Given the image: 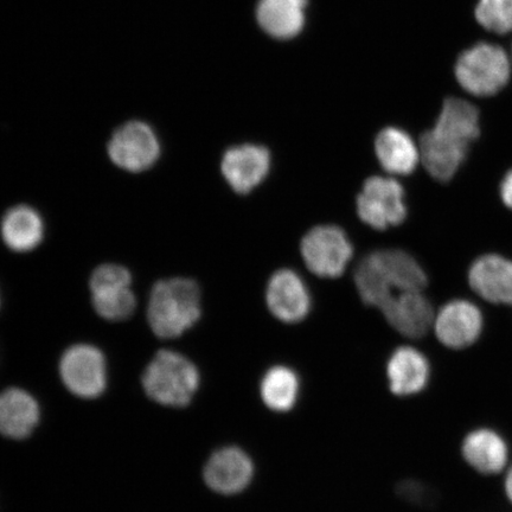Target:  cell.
Returning <instances> with one entry per match:
<instances>
[{
	"instance_id": "44dd1931",
	"label": "cell",
	"mask_w": 512,
	"mask_h": 512,
	"mask_svg": "<svg viewBox=\"0 0 512 512\" xmlns=\"http://www.w3.org/2000/svg\"><path fill=\"white\" fill-rule=\"evenodd\" d=\"M463 454L466 462L483 475L501 472L508 462L507 444L501 435L488 428L467 435Z\"/></svg>"
},
{
	"instance_id": "2e32d148",
	"label": "cell",
	"mask_w": 512,
	"mask_h": 512,
	"mask_svg": "<svg viewBox=\"0 0 512 512\" xmlns=\"http://www.w3.org/2000/svg\"><path fill=\"white\" fill-rule=\"evenodd\" d=\"M381 311L387 322L408 338L425 336L434 324L433 307L421 292L396 293Z\"/></svg>"
},
{
	"instance_id": "8992f818",
	"label": "cell",
	"mask_w": 512,
	"mask_h": 512,
	"mask_svg": "<svg viewBox=\"0 0 512 512\" xmlns=\"http://www.w3.org/2000/svg\"><path fill=\"white\" fill-rule=\"evenodd\" d=\"M507 53L495 44L479 43L464 51L456 64V78L464 91L479 98L501 92L510 79Z\"/></svg>"
},
{
	"instance_id": "d6986e66",
	"label": "cell",
	"mask_w": 512,
	"mask_h": 512,
	"mask_svg": "<svg viewBox=\"0 0 512 512\" xmlns=\"http://www.w3.org/2000/svg\"><path fill=\"white\" fill-rule=\"evenodd\" d=\"M375 153L389 174L407 176L420 162L419 147L405 131L396 127L384 128L375 139Z\"/></svg>"
},
{
	"instance_id": "d4e9b609",
	"label": "cell",
	"mask_w": 512,
	"mask_h": 512,
	"mask_svg": "<svg viewBox=\"0 0 512 512\" xmlns=\"http://www.w3.org/2000/svg\"><path fill=\"white\" fill-rule=\"evenodd\" d=\"M398 494L411 503L431 502V494L427 486L413 482V480L401 483L398 488Z\"/></svg>"
},
{
	"instance_id": "cb8c5ba5",
	"label": "cell",
	"mask_w": 512,
	"mask_h": 512,
	"mask_svg": "<svg viewBox=\"0 0 512 512\" xmlns=\"http://www.w3.org/2000/svg\"><path fill=\"white\" fill-rule=\"evenodd\" d=\"M476 19L490 32L509 34L512 32V0H479Z\"/></svg>"
},
{
	"instance_id": "484cf974",
	"label": "cell",
	"mask_w": 512,
	"mask_h": 512,
	"mask_svg": "<svg viewBox=\"0 0 512 512\" xmlns=\"http://www.w3.org/2000/svg\"><path fill=\"white\" fill-rule=\"evenodd\" d=\"M501 196L505 206L512 209V170H510L503 179Z\"/></svg>"
},
{
	"instance_id": "83f0119b",
	"label": "cell",
	"mask_w": 512,
	"mask_h": 512,
	"mask_svg": "<svg viewBox=\"0 0 512 512\" xmlns=\"http://www.w3.org/2000/svg\"><path fill=\"white\" fill-rule=\"evenodd\" d=\"M0 311H2V297H0Z\"/></svg>"
},
{
	"instance_id": "7402d4cb",
	"label": "cell",
	"mask_w": 512,
	"mask_h": 512,
	"mask_svg": "<svg viewBox=\"0 0 512 512\" xmlns=\"http://www.w3.org/2000/svg\"><path fill=\"white\" fill-rule=\"evenodd\" d=\"M5 245L18 253L30 252L40 245L44 236L42 217L28 206L11 208L2 221Z\"/></svg>"
},
{
	"instance_id": "3957f363",
	"label": "cell",
	"mask_w": 512,
	"mask_h": 512,
	"mask_svg": "<svg viewBox=\"0 0 512 512\" xmlns=\"http://www.w3.org/2000/svg\"><path fill=\"white\" fill-rule=\"evenodd\" d=\"M140 383L147 399L159 406L184 409L194 403L202 389L201 368L185 352L162 347L146 364Z\"/></svg>"
},
{
	"instance_id": "ac0fdd59",
	"label": "cell",
	"mask_w": 512,
	"mask_h": 512,
	"mask_svg": "<svg viewBox=\"0 0 512 512\" xmlns=\"http://www.w3.org/2000/svg\"><path fill=\"white\" fill-rule=\"evenodd\" d=\"M430 363L422 352L412 347L396 349L387 363L389 388L398 396L421 392L430 380Z\"/></svg>"
},
{
	"instance_id": "9c48e42d",
	"label": "cell",
	"mask_w": 512,
	"mask_h": 512,
	"mask_svg": "<svg viewBox=\"0 0 512 512\" xmlns=\"http://www.w3.org/2000/svg\"><path fill=\"white\" fill-rule=\"evenodd\" d=\"M303 260L309 270L320 278L341 277L354 254V247L336 226H319L304 236L300 245Z\"/></svg>"
},
{
	"instance_id": "ffe728a7",
	"label": "cell",
	"mask_w": 512,
	"mask_h": 512,
	"mask_svg": "<svg viewBox=\"0 0 512 512\" xmlns=\"http://www.w3.org/2000/svg\"><path fill=\"white\" fill-rule=\"evenodd\" d=\"M307 2L309 0H260L256 18L268 35L287 40L303 30Z\"/></svg>"
},
{
	"instance_id": "9a60e30c",
	"label": "cell",
	"mask_w": 512,
	"mask_h": 512,
	"mask_svg": "<svg viewBox=\"0 0 512 512\" xmlns=\"http://www.w3.org/2000/svg\"><path fill=\"white\" fill-rule=\"evenodd\" d=\"M435 335L451 349L475 343L483 329V316L476 305L466 300L446 304L434 319Z\"/></svg>"
},
{
	"instance_id": "4316f807",
	"label": "cell",
	"mask_w": 512,
	"mask_h": 512,
	"mask_svg": "<svg viewBox=\"0 0 512 512\" xmlns=\"http://www.w3.org/2000/svg\"><path fill=\"white\" fill-rule=\"evenodd\" d=\"M505 491H507V495L512 502V467L508 472L507 479H505Z\"/></svg>"
},
{
	"instance_id": "5b68a950",
	"label": "cell",
	"mask_w": 512,
	"mask_h": 512,
	"mask_svg": "<svg viewBox=\"0 0 512 512\" xmlns=\"http://www.w3.org/2000/svg\"><path fill=\"white\" fill-rule=\"evenodd\" d=\"M57 369L63 387L81 400L101 398L110 383L105 351L91 342L70 344L62 352Z\"/></svg>"
},
{
	"instance_id": "4fadbf2b",
	"label": "cell",
	"mask_w": 512,
	"mask_h": 512,
	"mask_svg": "<svg viewBox=\"0 0 512 512\" xmlns=\"http://www.w3.org/2000/svg\"><path fill=\"white\" fill-rule=\"evenodd\" d=\"M266 303L272 315L287 324L303 322L312 307L309 288L292 270H280L272 275L267 285Z\"/></svg>"
},
{
	"instance_id": "6da1fadb",
	"label": "cell",
	"mask_w": 512,
	"mask_h": 512,
	"mask_svg": "<svg viewBox=\"0 0 512 512\" xmlns=\"http://www.w3.org/2000/svg\"><path fill=\"white\" fill-rule=\"evenodd\" d=\"M354 279L362 302L380 310L394 294L421 292L427 285L419 262L401 249H381L364 256Z\"/></svg>"
},
{
	"instance_id": "52a82bcc",
	"label": "cell",
	"mask_w": 512,
	"mask_h": 512,
	"mask_svg": "<svg viewBox=\"0 0 512 512\" xmlns=\"http://www.w3.org/2000/svg\"><path fill=\"white\" fill-rule=\"evenodd\" d=\"M89 303L100 319L120 324L136 316L138 299L132 290V275L124 266L102 265L89 280Z\"/></svg>"
},
{
	"instance_id": "603a6c76",
	"label": "cell",
	"mask_w": 512,
	"mask_h": 512,
	"mask_svg": "<svg viewBox=\"0 0 512 512\" xmlns=\"http://www.w3.org/2000/svg\"><path fill=\"white\" fill-rule=\"evenodd\" d=\"M299 377L291 368L275 366L261 379L260 395L267 408L277 413L291 411L299 399Z\"/></svg>"
},
{
	"instance_id": "30bf717a",
	"label": "cell",
	"mask_w": 512,
	"mask_h": 512,
	"mask_svg": "<svg viewBox=\"0 0 512 512\" xmlns=\"http://www.w3.org/2000/svg\"><path fill=\"white\" fill-rule=\"evenodd\" d=\"M254 477L251 457L238 446H223L211 452L201 469L204 486L220 496H234L245 491Z\"/></svg>"
},
{
	"instance_id": "ba28073f",
	"label": "cell",
	"mask_w": 512,
	"mask_h": 512,
	"mask_svg": "<svg viewBox=\"0 0 512 512\" xmlns=\"http://www.w3.org/2000/svg\"><path fill=\"white\" fill-rule=\"evenodd\" d=\"M356 203L360 219L377 230L399 226L407 217L405 189L393 178L367 179Z\"/></svg>"
},
{
	"instance_id": "7c38bea8",
	"label": "cell",
	"mask_w": 512,
	"mask_h": 512,
	"mask_svg": "<svg viewBox=\"0 0 512 512\" xmlns=\"http://www.w3.org/2000/svg\"><path fill=\"white\" fill-rule=\"evenodd\" d=\"M271 153L265 146L242 144L230 147L221 163L222 175L235 192L247 195L270 174Z\"/></svg>"
},
{
	"instance_id": "277c9868",
	"label": "cell",
	"mask_w": 512,
	"mask_h": 512,
	"mask_svg": "<svg viewBox=\"0 0 512 512\" xmlns=\"http://www.w3.org/2000/svg\"><path fill=\"white\" fill-rule=\"evenodd\" d=\"M479 112L469 101L448 98L432 130L422 134L425 157L441 168H460L479 137Z\"/></svg>"
},
{
	"instance_id": "5bb4252c",
	"label": "cell",
	"mask_w": 512,
	"mask_h": 512,
	"mask_svg": "<svg viewBox=\"0 0 512 512\" xmlns=\"http://www.w3.org/2000/svg\"><path fill=\"white\" fill-rule=\"evenodd\" d=\"M41 422V402L28 389L11 386L0 390V435L3 438L27 440Z\"/></svg>"
},
{
	"instance_id": "8fae6325",
	"label": "cell",
	"mask_w": 512,
	"mask_h": 512,
	"mask_svg": "<svg viewBox=\"0 0 512 512\" xmlns=\"http://www.w3.org/2000/svg\"><path fill=\"white\" fill-rule=\"evenodd\" d=\"M107 149L112 162L130 172L149 170L160 156L155 131L142 121H130L120 126L113 133Z\"/></svg>"
},
{
	"instance_id": "7a4b0ae2",
	"label": "cell",
	"mask_w": 512,
	"mask_h": 512,
	"mask_svg": "<svg viewBox=\"0 0 512 512\" xmlns=\"http://www.w3.org/2000/svg\"><path fill=\"white\" fill-rule=\"evenodd\" d=\"M202 318L200 286L188 278L159 280L151 288L145 320L160 343L169 345L187 336Z\"/></svg>"
},
{
	"instance_id": "e0dca14e",
	"label": "cell",
	"mask_w": 512,
	"mask_h": 512,
	"mask_svg": "<svg viewBox=\"0 0 512 512\" xmlns=\"http://www.w3.org/2000/svg\"><path fill=\"white\" fill-rule=\"evenodd\" d=\"M470 286L479 297L494 304H512V261L503 256H480L470 268Z\"/></svg>"
}]
</instances>
